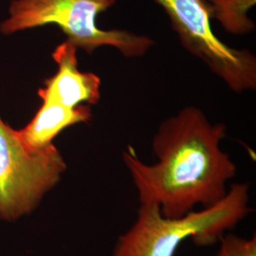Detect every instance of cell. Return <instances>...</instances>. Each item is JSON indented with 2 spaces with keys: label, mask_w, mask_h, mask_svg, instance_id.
I'll return each mask as SVG.
<instances>
[{
  "label": "cell",
  "mask_w": 256,
  "mask_h": 256,
  "mask_svg": "<svg viewBox=\"0 0 256 256\" xmlns=\"http://www.w3.org/2000/svg\"><path fill=\"white\" fill-rule=\"evenodd\" d=\"M225 133V124H212L202 110L189 106L160 126L152 140L154 164L142 162L128 147L122 160L140 204H154L165 218H178L221 200L238 172L220 148Z\"/></svg>",
  "instance_id": "obj_1"
},
{
  "label": "cell",
  "mask_w": 256,
  "mask_h": 256,
  "mask_svg": "<svg viewBox=\"0 0 256 256\" xmlns=\"http://www.w3.org/2000/svg\"><path fill=\"white\" fill-rule=\"evenodd\" d=\"M66 170L54 144L32 148L0 117V220L16 221L32 212Z\"/></svg>",
  "instance_id": "obj_4"
},
{
  "label": "cell",
  "mask_w": 256,
  "mask_h": 256,
  "mask_svg": "<svg viewBox=\"0 0 256 256\" xmlns=\"http://www.w3.org/2000/svg\"><path fill=\"white\" fill-rule=\"evenodd\" d=\"M171 20L183 46L200 58L234 92L254 90L256 58L248 50H236L212 30L206 0H155Z\"/></svg>",
  "instance_id": "obj_5"
},
{
  "label": "cell",
  "mask_w": 256,
  "mask_h": 256,
  "mask_svg": "<svg viewBox=\"0 0 256 256\" xmlns=\"http://www.w3.org/2000/svg\"><path fill=\"white\" fill-rule=\"evenodd\" d=\"M220 248L214 256H256V236L250 238L226 232L220 238Z\"/></svg>",
  "instance_id": "obj_9"
},
{
  "label": "cell",
  "mask_w": 256,
  "mask_h": 256,
  "mask_svg": "<svg viewBox=\"0 0 256 256\" xmlns=\"http://www.w3.org/2000/svg\"><path fill=\"white\" fill-rule=\"evenodd\" d=\"M92 118L90 106L82 104L72 108L52 102H43L34 119L18 133L28 146L44 148L52 144L55 138L66 128L88 122Z\"/></svg>",
  "instance_id": "obj_7"
},
{
  "label": "cell",
  "mask_w": 256,
  "mask_h": 256,
  "mask_svg": "<svg viewBox=\"0 0 256 256\" xmlns=\"http://www.w3.org/2000/svg\"><path fill=\"white\" fill-rule=\"evenodd\" d=\"M77 50L68 40L56 46L52 58L58 64V70L38 90V96L42 101L72 108L82 104H96L100 101L101 79L96 74L79 70Z\"/></svg>",
  "instance_id": "obj_6"
},
{
  "label": "cell",
  "mask_w": 256,
  "mask_h": 256,
  "mask_svg": "<svg viewBox=\"0 0 256 256\" xmlns=\"http://www.w3.org/2000/svg\"><path fill=\"white\" fill-rule=\"evenodd\" d=\"M209 4L212 18H216L223 28L232 34H245L254 28V24L247 16L248 10L256 0H206Z\"/></svg>",
  "instance_id": "obj_8"
},
{
  "label": "cell",
  "mask_w": 256,
  "mask_h": 256,
  "mask_svg": "<svg viewBox=\"0 0 256 256\" xmlns=\"http://www.w3.org/2000/svg\"><path fill=\"white\" fill-rule=\"evenodd\" d=\"M247 183H234L214 205L178 218L164 216L154 204H140L137 218L120 234L112 256H176L186 239L200 247L218 243L252 212Z\"/></svg>",
  "instance_id": "obj_2"
},
{
  "label": "cell",
  "mask_w": 256,
  "mask_h": 256,
  "mask_svg": "<svg viewBox=\"0 0 256 256\" xmlns=\"http://www.w3.org/2000/svg\"><path fill=\"white\" fill-rule=\"evenodd\" d=\"M117 0H14L9 18L0 24V32L10 36L28 28L54 24L77 48L92 54L98 48H117L128 58L142 57L155 42L150 37L122 30H102L97 16Z\"/></svg>",
  "instance_id": "obj_3"
}]
</instances>
